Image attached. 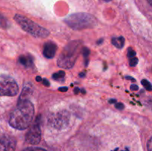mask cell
Returning a JSON list of instances; mask_svg holds the SVG:
<instances>
[{
	"label": "cell",
	"mask_w": 152,
	"mask_h": 151,
	"mask_svg": "<svg viewBox=\"0 0 152 151\" xmlns=\"http://www.w3.org/2000/svg\"><path fill=\"white\" fill-rule=\"evenodd\" d=\"M34 115V106L28 99L19 100L17 107L11 113L9 124L12 127L23 130L31 125Z\"/></svg>",
	"instance_id": "cell-1"
},
{
	"label": "cell",
	"mask_w": 152,
	"mask_h": 151,
	"mask_svg": "<svg viewBox=\"0 0 152 151\" xmlns=\"http://www.w3.org/2000/svg\"><path fill=\"white\" fill-rule=\"evenodd\" d=\"M81 44L80 41H72L68 43L59 56L56 62L58 67L63 69L72 68L81 53Z\"/></svg>",
	"instance_id": "cell-2"
},
{
	"label": "cell",
	"mask_w": 152,
	"mask_h": 151,
	"mask_svg": "<svg viewBox=\"0 0 152 151\" xmlns=\"http://www.w3.org/2000/svg\"><path fill=\"white\" fill-rule=\"evenodd\" d=\"M64 21L68 26L75 30L93 28L97 25L96 18L87 13H74L65 18Z\"/></svg>",
	"instance_id": "cell-3"
},
{
	"label": "cell",
	"mask_w": 152,
	"mask_h": 151,
	"mask_svg": "<svg viewBox=\"0 0 152 151\" xmlns=\"http://www.w3.org/2000/svg\"><path fill=\"white\" fill-rule=\"evenodd\" d=\"M14 20L22 28V30L35 38H45L50 35L48 30L40 26L25 16L20 14H16L14 16Z\"/></svg>",
	"instance_id": "cell-4"
},
{
	"label": "cell",
	"mask_w": 152,
	"mask_h": 151,
	"mask_svg": "<svg viewBox=\"0 0 152 151\" xmlns=\"http://www.w3.org/2000/svg\"><path fill=\"white\" fill-rule=\"evenodd\" d=\"M19 93V86L11 76L0 74V96H15Z\"/></svg>",
	"instance_id": "cell-5"
},
{
	"label": "cell",
	"mask_w": 152,
	"mask_h": 151,
	"mask_svg": "<svg viewBox=\"0 0 152 151\" xmlns=\"http://www.w3.org/2000/svg\"><path fill=\"white\" fill-rule=\"evenodd\" d=\"M69 120V113L66 110H63L52 115L49 119V124L53 128L61 130L68 126Z\"/></svg>",
	"instance_id": "cell-6"
},
{
	"label": "cell",
	"mask_w": 152,
	"mask_h": 151,
	"mask_svg": "<svg viewBox=\"0 0 152 151\" xmlns=\"http://www.w3.org/2000/svg\"><path fill=\"white\" fill-rule=\"evenodd\" d=\"M25 141L28 144L33 145L38 144L41 141V129H40L39 122L37 120L30 127L29 130L26 133Z\"/></svg>",
	"instance_id": "cell-7"
},
{
	"label": "cell",
	"mask_w": 152,
	"mask_h": 151,
	"mask_svg": "<svg viewBox=\"0 0 152 151\" xmlns=\"http://www.w3.org/2000/svg\"><path fill=\"white\" fill-rule=\"evenodd\" d=\"M16 139L7 134H0V151H15Z\"/></svg>",
	"instance_id": "cell-8"
},
{
	"label": "cell",
	"mask_w": 152,
	"mask_h": 151,
	"mask_svg": "<svg viewBox=\"0 0 152 151\" xmlns=\"http://www.w3.org/2000/svg\"><path fill=\"white\" fill-rule=\"evenodd\" d=\"M57 50V45L53 41H48L43 48V55L47 59H52L55 56Z\"/></svg>",
	"instance_id": "cell-9"
},
{
	"label": "cell",
	"mask_w": 152,
	"mask_h": 151,
	"mask_svg": "<svg viewBox=\"0 0 152 151\" xmlns=\"http://www.w3.org/2000/svg\"><path fill=\"white\" fill-rule=\"evenodd\" d=\"M19 63L25 67V68H31L34 65V59L29 54L22 55L19 58Z\"/></svg>",
	"instance_id": "cell-10"
},
{
	"label": "cell",
	"mask_w": 152,
	"mask_h": 151,
	"mask_svg": "<svg viewBox=\"0 0 152 151\" xmlns=\"http://www.w3.org/2000/svg\"><path fill=\"white\" fill-rule=\"evenodd\" d=\"M111 43L113 45L115 46L117 48L121 49L124 47L125 44V38L124 37L120 36V37H114L111 39Z\"/></svg>",
	"instance_id": "cell-11"
},
{
	"label": "cell",
	"mask_w": 152,
	"mask_h": 151,
	"mask_svg": "<svg viewBox=\"0 0 152 151\" xmlns=\"http://www.w3.org/2000/svg\"><path fill=\"white\" fill-rule=\"evenodd\" d=\"M31 86H29L28 84V86L25 85L23 87V90H22V94H21L20 97H19V100H24V99H27V96H28L29 94H31L32 93V88H31Z\"/></svg>",
	"instance_id": "cell-12"
},
{
	"label": "cell",
	"mask_w": 152,
	"mask_h": 151,
	"mask_svg": "<svg viewBox=\"0 0 152 151\" xmlns=\"http://www.w3.org/2000/svg\"><path fill=\"white\" fill-rule=\"evenodd\" d=\"M65 76V73L63 70H59V72L56 73L52 76V78L54 80H59V81H63L64 77Z\"/></svg>",
	"instance_id": "cell-13"
},
{
	"label": "cell",
	"mask_w": 152,
	"mask_h": 151,
	"mask_svg": "<svg viewBox=\"0 0 152 151\" xmlns=\"http://www.w3.org/2000/svg\"><path fill=\"white\" fill-rule=\"evenodd\" d=\"M82 51H83V56H84L86 66H87L88 63V56H89V54H90V50H89L88 48H87V47H83Z\"/></svg>",
	"instance_id": "cell-14"
},
{
	"label": "cell",
	"mask_w": 152,
	"mask_h": 151,
	"mask_svg": "<svg viewBox=\"0 0 152 151\" xmlns=\"http://www.w3.org/2000/svg\"><path fill=\"white\" fill-rule=\"evenodd\" d=\"M8 27V23H7V20L4 16L0 14V28H7Z\"/></svg>",
	"instance_id": "cell-15"
},
{
	"label": "cell",
	"mask_w": 152,
	"mask_h": 151,
	"mask_svg": "<svg viewBox=\"0 0 152 151\" xmlns=\"http://www.w3.org/2000/svg\"><path fill=\"white\" fill-rule=\"evenodd\" d=\"M141 83H142V86H143V87H145V89H146V90H148V91H151V90H152L151 84V83H150V81H148V80L142 79V81H141Z\"/></svg>",
	"instance_id": "cell-16"
},
{
	"label": "cell",
	"mask_w": 152,
	"mask_h": 151,
	"mask_svg": "<svg viewBox=\"0 0 152 151\" xmlns=\"http://www.w3.org/2000/svg\"><path fill=\"white\" fill-rule=\"evenodd\" d=\"M130 61H129V63H130V66L131 67H134L137 65L138 63V59L136 57H133V58H131Z\"/></svg>",
	"instance_id": "cell-17"
},
{
	"label": "cell",
	"mask_w": 152,
	"mask_h": 151,
	"mask_svg": "<svg viewBox=\"0 0 152 151\" xmlns=\"http://www.w3.org/2000/svg\"><path fill=\"white\" fill-rule=\"evenodd\" d=\"M23 151H47L46 150L39 147H28L24 150Z\"/></svg>",
	"instance_id": "cell-18"
},
{
	"label": "cell",
	"mask_w": 152,
	"mask_h": 151,
	"mask_svg": "<svg viewBox=\"0 0 152 151\" xmlns=\"http://www.w3.org/2000/svg\"><path fill=\"white\" fill-rule=\"evenodd\" d=\"M135 55H136V52L134 51V50H132V48H129V50H128V58L129 59H131V58H133L134 57Z\"/></svg>",
	"instance_id": "cell-19"
},
{
	"label": "cell",
	"mask_w": 152,
	"mask_h": 151,
	"mask_svg": "<svg viewBox=\"0 0 152 151\" xmlns=\"http://www.w3.org/2000/svg\"><path fill=\"white\" fill-rule=\"evenodd\" d=\"M115 107L119 110H123L124 109V105L123 103H115Z\"/></svg>",
	"instance_id": "cell-20"
},
{
	"label": "cell",
	"mask_w": 152,
	"mask_h": 151,
	"mask_svg": "<svg viewBox=\"0 0 152 151\" xmlns=\"http://www.w3.org/2000/svg\"><path fill=\"white\" fill-rule=\"evenodd\" d=\"M151 138H150L149 140L147 142V148H148V151H151Z\"/></svg>",
	"instance_id": "cell-21"
},
{
	"label": "cell",
	"mask_w": 152,
	"mask_h": 151,
	"mask_svg": "<svg viewBox=\"0 0 152 151\" xmlns=\"http://www.w3.org/2000/svg\"><path fill=\"white\" fill-rule=\"evenodd\" d=\"M42 81L43 84H44L45 86H46V87H49V86H50V82H49L48 80L46 79V78H43Z\"/></svg>",
	"instance_id": "cell-22"
},
{
	"label": "cell",
	"mask_w": 152,
	"mask_h": 151,
	"mask_svg": "<svg viewBox=\"0 0 152 151\" xmlns=\"http://www.w3.org/2000/svg\"><path fill=\"white\" fill-rule=\"evenodd\" d=\"M68 90V87H61L58 89V90L60 92H67Z\"/></svg>",
	"instance_id": "cell-23"
},
{
	"label": "cell",
	"mask_w": 152,
	"mask_h": 151,
	"mask_svg": "<svg viewBox=\"0 0 152 151\" xmlns=\"http://www.w3.org/2000/svg\"><path fill=\"white\" fill-rule=\"evenodd\" d=\"M111 151H129V149L128 147L125 148L124 150H120V148H116V149H114V150H111Z\"/></svg>",
	"instance_id": "cell-24"
},
{
	"label": "cell",
	"mask_w": 152,
	"mask_h": 151,
	"mask_svg": "<svg viewBox=\"0 0 152 151\" xmlns=\"http://www.w3.org/2000/svg\"><path fill=\"white\" fill-rule=\"evenodd\" d=\"M131 89H132V90H138V86L137 85H134V84H132V85L131 86Z\"/></svg>",
	"instance_id": "cell-25"
},
{
	"label": "cell",
	"mask_w": 152,
	"mask_h": 151,
	"mask_svg": "<svg viewBox=\"0 0 152 151\" xmlns=\"http://www.w3.org/2000/svg\"><path fill=\"white\" fill-rule=\"evenodd\" d=\"M79 92H81V89L78 88V87H75V89H74V93H75V94H78Z\"/></svg>",
	"instance_id": "cell-26"
},
{
	"label": "cell",
	"mask_w": 152,
	"mask_h": 151,
	"mask_svg": "<svg viewBox=\"0 0 152 151\" xmlns=\"http://www.w3.org/2000/svg\"><path fill=\"white\" fill-rule=\"evenodd\" d=\"M108 102H109L110 104H115L117 103V100L114 99H110V100L108 101Z\"/></svg>",
	"instance_id": "cell-27"
},
{
	"label": "cell",
	"mask_w": 152,
	"mask_h": 151,
	"mask_svg": "<svg viewBox=\"0 0 152 151\" xmlns=\"http://www.w3.org/2000/svg\"><path fill=\"white\" fill-rule=\"evenodd\" d=\"M126 78H127V79H129V80H132V81H136V80H135V78H132V76H126Z\"/></svg>",
	"instance_id": "cell-28"
},
{
	"label": "cell",
	"mask_w": 152,
	"mask_h": 151,
	"mask_svg": "<svg viewBox=\"0 0 152 151\" xmlns=\"http://www.w3.org/2000/svg\"><path fill=\"white\" fill-rule=\"evenodd\" d=\"M36 80H37V81H38V82H39V81H42V78H41L40 76H37V78H36Z\"/></svg>",
	"instance_id": "cell-29"
},
{
	"label": "cell",
	"mask_w": 152,
	"mask_h": 151,
	"mask_svg": "<svg viewBox=\"0 0 152 151\" xmlns=\"http://www.w3.org/2000/svg\"><path fill=\"white\" fill-rule=\"evenodd\" d=\"M102 42H103V39H102H102H100V40H99V41H97V44H102Z\"/></svg>",
	"instance_id": "cell-30"
},
{
	"label": "cell",
	"mask_w": 152,
	"mask_h": 151,
	"mask_svg": "<svg viewBox=\"0 0 152 151\" xmlns=\"http://www.w3.org/2000/svg\"><path fill=\"white\" fill-rule=\"evenodd\" d=\"M85 75H86V73H80V77H84Z\"/></svg>",
	"instance_id": "cell-31"
},
{
	"label": "cell",
	"mask_w": 152,
	"mask_h": 151,
	"mask_svg": "<svg viewBox=\"0 0 152 151\" xmlns=\"http://www.w3.org/2000/svg\"><path fill=\"white\" fill-rule=\"evenodd\" d=\"M147 1H148V2L149 3L150 5H151V4H152V0H147Z\"/></svg>",
	"instance_id": "cell-32"
},
{
	"label": "cell",
	"mask_w": 152,
	"mask_h": 151,
	"mask_svg": "<svg viewBox=\"0 0 152 151\" xmlns=\"http://www.w3.org/2000/svg\"><path fill=\"white\" fill-rule=\"evenodd\" d=\"M103 1H106V2H108V1H111V0H103Z\"/></svg>",
	"instance_id": "cell-33"
}]
</instances>
